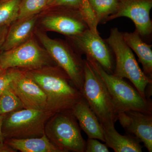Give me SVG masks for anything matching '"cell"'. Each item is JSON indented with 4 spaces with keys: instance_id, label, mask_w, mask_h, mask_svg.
<instances>
[{
    "instance_id": "cell-1",
    "label": "cell",
    "mask_w": 152,
    "mask_h": 152,
    "mask_svg": "<svg viewBox=\"0 0 152 152\" xmlns=\"http://www.w3.org/2000/svg\"><path fill=\"white\" fill-rule=\"evenodd\" d=\"M21 70L42 90L46 96L48 110L54 113L72 110L83 97L67 74L57 65Z\"/></svg>"
},
{
    "instance_id": "cell-2",
    "label": "cell",
    "mask_w": 152,
    "mask_h": 152,
    "mask_svg": "<svg viewBox=\"0 0 152 152\" xmlns=\"http://www.w3.org/2000/svg\"><path fill=\"white\" fill-rule=\"evenodd\" d=\"M86 60L105 85L117 114L129 111L152 114L151 101L143 97L135 88L124 79L107 72L94 59L86 57Z\"/></svg>"
},
{
    "instance_id": "cell-3",
    "label": "cell",
    "mask_w": 152,
    "mask_h": 152,
    "mask_svg": "<svg viewBox=\"0 0 152 152\" xmlns=\"http://www.w3.org/2000/svg\"><path fill=\"white\" fill-rule=\"evenodd\" d=\"M81 92L103 129L115 126L118 114L108 91L86 59L84 60V81Z\"/></svg>"
},
{
    "instance_id": "cell-4",
    "label": "cell",
    "mask_w": 152,
    "mask_h": 152,
    "mask_svg": "<svg viewBox=\"0 0 152 152\" xmlns=\"http://www.w3.org/2000/svg\"><path fill=\"white\" fill-rule=\"evenodd\" d=\"M34 35L57 65L65 72L74 86L81 91L84 81V60L82 59L80 54L69 43L51 39L37 26Z\"/></svg>"
},
{
    "instance_id": "cell-5",
    "label": "cell",
    "mask_w": 152,
    "mask_h": 152,
    "mask_svg": "<svg viewBox=\"0 0 152 152\" xmlns=\"http://www.w3.org/2000/svg\"><path fill=\"white\" fill-rule=\"evenodd\" d=\"M106 42L115 56V68L112 74L129 80L142 96L148 99L146 97L145 91L148 86L152 85V79L140 68L132 49L124 40L122 33L118 28H113Z\"/></svg>"
},
{
    "instance_id": "cell-6",
    "label": "cell",
    "mask_w": 152,
    "mask_h": 152,
    "mask_svg": "<svg viewBox=\"0 0 152 152\" xmlns=\"http://www.w3.org/2000/svg\"><path fill=\"white\" fill-rule=\"evenodd\" d=\"M49 110L23 109L6 114L2 131L5 138L39 137L45 134V127L53 115Z\"/></svg>"
},
{
    "instance_id": "cell-7",
    "label": "cell",
    "mask_w": 152,
    "mask_h": 152,
    "mask_svg": "<svg viewBox=\"0 0 152 152\" xmlns=\"http://www.w3.org/2000/svg\"><path fill=\"white\" fill-rule=\"evenodd\" d=\"M45 134L52 143L67 152H85L86 142L72 110L53 115L45 125Z\"/></svg>"
},
{
    "instance_id": "cell-8",
    "label": "cell",
    "mask_w": 152,
    "mask_h": 152,
    "mask_svg": "<svg viewBox=\"0 0 152 152\" xmlns=\"http://www.w3.org/2000/svg\"><path fill=\"white\" fill-rule=\"evenodd\" d=\"M0 65L4 70H34L57 64L34 35L18 46L0 52Z\"/></svg>"
},
{
    "instance_id": "cell-9",
    "label": "cell",
    "mask_w": 152,
    "mask_h": 152,
    "mask_svg": "<svg viewBox=\"0 0 152 152\" xmlns=\"http://www.w3.org/2000/svg\"><path fill=\"white\" fill-rule=\"evenodd\" d=\"M37 27L66 37L78 34L89 28L80 10L66 7H47L39 14Z\"/></svg>"
},
{
    "instance_id": "cell-10",
    "label": "cell",
    "mask_w": 152,
    "mask_h": 152,
    "mask_svg": "<svg viewBox=\"0 0 152 152\" xmlns=\"http://www.w3.org/2000/svg\"><path fill=\"white\" fill-rule=\"evenodd\" d=\"M67 37L69 43L77 51L94 59L107 72L113 73L111 54L99 33L88 28L81 34Z\"/></svg>"
},
{
    "instance_id": "cell-11",
    "label": "cell",
    "mask_w": 152,
    "mask_h": 152,
    "mask_svg": "<svg viewBox=\"0 0 152 152\" xmlns=\"http://www.w3.org/2000/svg\"><path fill=\"white\" fill-rule=\"evenodd\" d=\"M152 0H120L116 11L109 16L104 21L120 17L130 19L135 25L136 31L140 35L148 36L152 31L150 12Z\"/></svg>"
},
{
    "instance_id": "cell-12",
    "label": "cell",
    "mask_w": 152,
    "mask_h": 152,
    "mask_svg": "<svg viewBox=\"0 0 152 152\" xmlns=\"http://www.w3.org/2000/svg\"><path fill=\"white\" fill-rule=\"evenodd\" d=\"M117 120L129 134L132 135L152 152V114L137 111L118 113Z\"/></svg>"
},
{
    "instance_id": "cell-13",
    "label": "cell",
    "mask_w": 152,
    "mask_h": 152,
    "mask_svg": "<svg viewBox=\"0 0 152 152\" xmlns=\"http://www.w3.org/2000/svg\"><path fill=\"white\" fill-rule=\"evenodd\" d=\"M21 71L10 86L22 102L24 108L48 110L45 94L37 84Z\"/></svg>"
},
{
    "instance_id": "cell-14",
    "label": "cell",
    "mask_w": 152,
    "mask_h": 152,
    "mask_svg": "<svg viewBox=\"0 0 152 152\" xmlns=\"http://www.w3.org/2000/svg\"><path fill=\"white\" fill-rule=\"evenodd\" d=\"M39 14L17 19L9 26L1 51L8 50L18 46L34 35L37 26Z\"/></svg>"
},
{
    "instance_id": "cell-15",
    "label": "cell",
    "mask_w": 152,
    "mask_h": 152,
    "mask_svg": "<svg viewBox=\"0 0 152 152\" xmlns=\"http://www.w3.org/2000/svg\"><path fill=\"white\" fill-rule=\"evenodd\" d=\"M72 111L79 126L88 138L97 139L105 142L103 129L97 117L83 97L73 107Z\"/></svg>"
},
{
    "instance_id": "cell-16",
    "label": "cell",
    "mask_w": 152,
    "mask_h": 152,
    "mask_svg": "<svg viewBox=\"0 0 152 152\" xmlns=\"http://www.w3.org/2000/svg\"><path fill=\"white\" fill-rule=\"evenodd\" d=\"M5 143L16 152H67L52 143L45 134L39 137L6 139Z\"/></svg>"
},
{
    "instance_id": "cell-17",
    "label": "cell",
    "mask_w": 152,
    "mask_h": 152,
    "mask_svg": "<svg viewBox=\"0 0 152 152\" xmlns=\"http://www.w3.org/2000/svg\"><path fill=\"white\" fill-rule=\"evenodd\" d=\"M105 142L115 152H142V146L139 140L132 135H122L115 126L104 129Z\"/></svg>"
},
{
    "instance_id": "cell-18",
    "label": "cell",
    "mask_w": 152,
    "mask_h": 152,
    "mask_svg": "<svg viewBox=\"0 0 152 152\" xmlns=\"http://www.w3.org/2000/svg\"><path fill=\"white\" fill-rule=\"evenodd\" d=\"M139 33L136 31L133 33H122L124 40L127 45L132 50L141 63L144 73L152 79V45L143 42Z\"/></svg>"
},
{
    "instance_id": "cell-19",
    "label": "cell",
    "mask_w": 152,
    "mask_h": 152,
    "mask_svg": "<svg viewBox=\"0 0 152 152\" xmlns=\"http://www.w3.org/2000/svg\"><path fill=\"white\" fill-rule=\"evenodd\" d=\"M21 0H0V28L10 26L18 18Z\"/></svg>"
},
{
    "instance_id": "cell-20",
    "label": "cell",
    "mask_w": 152,
    "mask_h": 152,
    "mask_svg": "<svg viewBox=\"0 0 152 152\" xmlns=\"http://www.w3.org/2000/svg\"><path fill=\"white\" fill-rule=\"evenodd\" d=\"M25 109L19 98L9 86L0 95V114L6 115Z\"/></svg>"
},
{
    "instance_id": "cell-21",
    "label": "cell",
    "mask_w": 152,
    "mask_h": 152,
    "mask_svg": "<svg viewBox=\"0 0 152 152\" xmlns=\"http://www.w3.org/2000/svg\"><path fill=\"white\" fill-rule=\"evenodd\" d=\"M120 0H88L99 23L116 11Z\"/></svg>"
},
{
    "instance_id": "cell-22",
    "label": "cell",
    "mask_w": 152,
    "mask_h": 152,
    "mask_svg": "<svg viewBox=\"0 0 152 152\" xmlns=\"http://www.w3.org/2000/svg\"><path fill=\"white\" fill-rule=\"evenodd\" d=\"M48 6L47 0H21L18 19L37 15Z\"/></svg>"
},
{
    "instance_id": "cell-23",
    "label": "cell",
    "mask_w": 152,
    "mask_h": 152,
    "mask_svg": "<svg viewBox=\"0 0 152 152\" xmlns=\"http://www.w3.org/2000/svg\"><path fill=\"white\" fill-rule=\"evenodd\" d=\"M21 72L20 69L12 68L4 70L0 74V95Z\"/></svg>"
},
{
    "instance_id": "cell-24",
    "label": "cell",
    "mask_w": 152,
    "mask_h": 152,
    "mask_svg": "<svg viewBox=\"0 0 152 152\" xmlns=\"http://www.w3.org/2000/svg\"><path fill=\"white\" fill-rule=\"evenodd\" d=\"M86 1L87 0H55L53 3L47 7H68L77 9L81 12Z\"/></svg>"
},
{
    "instance_id": "cell-25",
    "label": "cell",
    "mask_w": 152,
    "mask_h": 152,
    "mask_svg": "<svg viewBox=\"0 0 152 152\" xmlns=\"http://www.w3.org/2000/svg\"><path fill=\"white\" fill-rule=\"evenodd\" d=\"M85 152H109L108 147L106 144H103L99 140L88 138L86 142Z\"/></svg>"
},
{
    "instance_id": "cell-26",
    "label": "cell",
    "mask_w": 152,
    "mask_h": 152,
    "mask_svg": "<svg viewBox=\"0 0 152 152\" xmlns=\"http://www.w3.org/2000/svg\"><path fill=\"white\" fill-rule=\"evenodd\" d=\"M6 115L0 114V152H16L5 143V138L2 131L3 121Z\"/></svg>"
},
{
    "instance_id": "cell-27",
    "label": "cell",
    "mask_w": 152,
    "mask_h": 152,
    "mask_svg": "<svg viewBox=\"0 0 152 152\" xmlns=\"http://www.w3.org/2000/svg\"><path fill=\"white\" fill-rule=\"evenodd\" d=\"M9 27V26H6L0 28V52L1 51V49L4 42L5 40Z\"/></svg>"
},
{
    "instance_id": "cell-28",
    "label": "cell",
    "mask_w": 152,
    "mask_h": 152,
    "mask_svg": "<svg viewBox=\"0 0 152 152\" xmlns=\"http://www.w3.org/2000/svg\"><path fill=\"white\" fill-rule=\"evenodd\" d=\"M54 1L55 0H47V2H48V6L50 4H51V3H53Z\"/></svg>"
},
{
    "instance_id": "cell-29",
    "label": "cell",
    "mask_w": 152,
    "mask_h": 152,
    "mask_svg": "<svg viewBox=\"0 0 152 152\" xmlns=\"http://www.w3.org/2000/svg\"><path fill=\"white\" fill-rule=\"evenodd\" d=\"M4 70L3 69L1 66V65H0V74Z\"/></svg>"
}]
</instances>
